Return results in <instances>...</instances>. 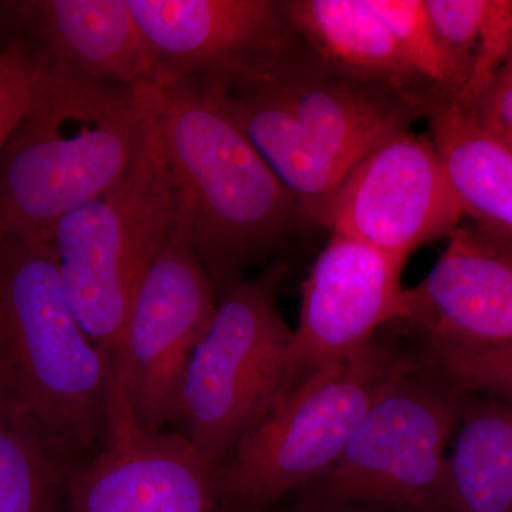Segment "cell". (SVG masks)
Here are the masks:
<instances>
[{"label": "cell", "instance_id": "18", "mask_svg": "<svg viewBox=\"0 0 512 512\" xmlns=\"http://www.w3.org/2000/svg\"><path fill=\"white\" fill-rule=\"evenodd\" d=\"M426 120L464 215L512 238V151L448 100L434 101Z\"/></svg>", "mask_w": 512, "mask_h": 512}, {"label": "cell", "instance_id": "26", "mask_svg": "<svg viewBox=\"0 0 512 512\" xmlns=\"http://www.w3.org/2000/svg\"><path fill=\"white\" fill-rule=\"evenodd\" d=\"M292 512H397L383 508L359 507V505H325V507L299 508Z\"/></svg>", "mask_w": 512, "mask_h": 512}, {"label": "cell", "instance_id": "27", "mask_svg": "<svg viewBox=\"0 0 512 512\" xmlns=\"http://www.w3.org/2000/svg\"><path fill=\"white\" fill-rule=\"evenodd\" d=\"M2 9H3V6H2V3H0V10H2Z\"/></svg>", "mask_w": 512, "mask_h": 512}, {"label": "cell", "instance_id": "3", "mask_svg": "<svg viewBox=\"0 0 512 512\" xmlns=\"http://www.w3.org/2000/svg\"><path fill=\"white\" fill-rule=\"evenodd\" d=\"M111 372L64 289L52 242L0 232V396L74 466L106 444Z\"/></svg>", "mask_w": 512, "mask_h": 512}, {"label": "cell", "instance_id": "21", "mask_svg": "<svg viewBox=\"0 0 512 512\" xmlns=\"http://www.w3.org/2000/svg\"><path fill=\"white\" fill-rule=\"evenodd\" d=\"M74 467L28 414L0 396V512H66Z\"/></svg>", "mask_w": 512, "mask_h": 512}, {"label": "cell", "instance_id": "19", "mask_svg": "<svg viewBox=\"0 0 512 512\" xmlns=\"http://www.w3.org/2000/svg\"><path fill=\"white\" fill-rule=\"evenodd\" d=\"M447 457L451 512H512V407L468 397Z\"/></svg>", "mask_w": 512, "mask_h": 512}, {"label": "cell", "instance_id": "24", "mask_svg": "<svg viewBox=\"0 0 512 512\" xmlns=\"http://www.w3.org/2000/svg\"><path fill=\"white\" fill-rule=\"evenodd\" d=\"M46 55L29 37L0 50V153L32 103Z\"/></svg>", "mask_w": 512, "mask_h": 512}, {"label": "cell", "instance_id": "25", "mask_svg": "<svg viewBox=\"0 0 512 512\" xmlns=\"http://www.w3.org/2000/svg\"><path fill=\"white\" fill-rule=\"evenodd\" d=\"M470 114L490 136L512 151V52Z\"/></svg>", "mask_w": 512, "mask_h": 512}, {"label": "cell", "instance_id": "9", "mask_svg": "<svg viewBox=\"0 0 512 512\" xmlns=\"http://www.w3.org/2000/svg\"><path fill=\"white\" fill-rule=\"evenodd\" d=\"M160 64L161 80L239 89L308 52L282 0H127Z\"/></svg>", "mask_w": 512, "mask_h": 512}, {"label": "cell", "instance_id": "11", "mask_svg": "<svg viewBox=\"0 0 512 512\" xmlns=\"http://www.w3.org/2000/svg\"><path fill=\"white\" fill-rule=\"evenodd\" d=\"M403 268L363 242L330 235L302 285L293 386L320 367L356 355L375 342L377 330L397 322Z\"/></svg>", "mask_w": 512, "mask_h": 512}, {"label": "cell", "instance_id": "2", "mask_svg": "<svg viewBox=\"0 0 512 512\" xmlns=\"http://www.w3.org/2000/svg\"><path fill=\"white\" fill-rule=\"evenodd\" d=\"M143 89L46 66L0 153V232L52 242L67 214L113 187L144 146Z\"/></svg>", "mask_w": 512, "mask_h": 512}, {"label": "cell", "instance_id": "17", "mask_svg": "<svg viewBox=\"0 0 512 512\" xmlns=\"http://www.w3.org/2000/svg\"><path fill=\"white\" fill-rule=\"evenodd\" d=\"M212 92L291 192L305 227H325L330 205L346 178L342 168L313 146L284 104L259 84Z\"/></svg>", "mask_w": 512, "mask_h": 512}, {"label": "cell", "instance_id": "10", "mask_svg": "<svg viewBox=\"0 0 512 512\" xmlns=\"http://www.w3.org/2000/svg\"><path fill=\"white\" fill-rule=\"evenodd\" d=\"M464 217L430 136L406 130L350 170L325 227L406 264L427 242L450 237Z\"/></svg>", "mask_w": 512, "mask_h": 512}, {"label": "cell", "instance_id": "7", "mask_svg": "<svg viewBox=\"0 0 512 512\" xmlns=\"http://www.w3.org/2000/svg\"><path fill=\"white\" fill-rule=\"evenodd\" d=\"M470 394L413 359L360 421L342 457L303 488L296 507L359 505L451 512L447 447Z\"/></svg>", "mask_w": 512, "mask_h": 512}, {"label": "cell", "instance_id": "14", "mask_svg": "<svg viewBox=\"0 0 512 512\" xmlns=\"http://www.w3.org/2000/svg\"><path fill=\"white\" fill-rule=\"evenodd\" d=\"M259 84L284 104L320 153L350 170L373 148L412 130L427 109L386 84L352 79L305 53Z\"/></svg>", "mask_w": 512, "mask_h": 512}, {"label": "cell", "instance_id": "4", "mask_svg": "<svg viewBox=\"0 0 512 512\" xmlns=\"http://www.w3.org/2000/svg\"><path fill=\"white\" fill-rule=\"evenodd\" d=\"M413 362L389 343L320 367L284 394L215 474L222 512H266L338 463L380 394Z\"/></svg>", "mask_w": 512, "mask_h": 512}, {"label": "cell", "instance_id": "20", "mask_svg": "<svg viewBox=\"0 0 512 512\" xmlns=\"http://www.w3.org/2000/svg\"><path fill=\"white\" fill-rule=\"evenodd\" d=\"M431 22L453 66L448 101L471 113L512 52V0H426Z\"/></svg>", "mask_w": 512, "mask_h": 512}, {"label": "cell", "instance_id": "6", "mask_svg": "<svg viewBox=\"0 0 512 512\" xmlns=\"http://www.w3.org/2000/svg\"><path fill=\"white\" fill-rule=\"evenodd\" d=\"M284 275L275 264L225 286L188 367L175 424L215 474L293 386V330L278 305Z\"/></svg>", "mask_w": 512, "mask_h": 512}, {"label": "cell", "instance_id": "23", "mask_svg": "<svg viewBox=\"0 0 512 512\" xmlns=\"http://www.w3.org/2000/svg\"><path fill=\"white\" fill-rule=\"evenodd\" d=\"M427 362L467 394L512 407V343L487 348L426 343Z\"/></svg>", "mask_w": 512, "mask_h": 512}, {"label": "cell", "instance_id": "15", "mask_svg": "<svg viewBox=\"0 0 512 512\" xmlns=\"http://www.w3.org/2000/svg\"><path fill=\"white\" fill-rule=\"evenodd\" d=\"M9 6L53 62L128 89L163 77L127 0H29Z\"/></svg>", "mask_w": 512, "mask_h": 512}, {"label": "cell", "instance_id": "16", "mask_svg": "<svg viewBox=\"0 0 512 512\" xmlns=\"http://www.w3.org/2000/svg\"><path fill=\"white\" fill-rule=\"evenodd\" d=\"M282 9L303 45L326 69L386 84L420 101L427 111L443 97L414 72L366 0H282Z\"/></svg>", "mask_w": 512, "mask_h": 512}, {"label": "cell", "instance_id": "1", "mask_svg": "<svg viewBox=\"0 0 512 512\" xmlns=\"http://www.w3.org/2000/svg\"><path fill=\"white\" fill-rule=\"evenodd\" d=\"M175 202V228L220 293L305 227L298 204L222 106L188 80L143 87Z\"/></svg>", "mask_w": 512, "mask_h": 512}, {"label": "cell", "instance_id": "12", "mask_svg": "<svg viewBox=\"0 0 512 512\" xmlns=\"http://www.w3.org/2000/svg\"><path fill=\"white\" fill-rule=\"evenodd\" d=\"M215 471L181 433L140 429L110 407L109 436L67 485L66 512H215Z\"/></svg>", "mask_w": 512, "mask_h": 512}, {"label": "cell", "instance_id": "22", "mask_svg": "<svg viewBox=\"0 0 512 512\" xmlns=\"http://www.w3.org/2000/svg\"><path fill=\"white\" fill-rule=\"evenodd\" d=\"M366 3L392 32L414 72L450 100L456 77L434 30L426 0H366Z\"/></svg>", "mask_w": 512, "mask_h": 512}, {"label": "cell", "instance_id": "13", "mask_svg": "<svg viewBox=\"0 0 512 512\" xmlns=\"http://www.w3.org/2000/svg\"><path fill=\"white\" fill-rule=\"evenodd\" d=\"M397 322L426 343H512V238L461 222L426 278L404 289Z\"/></svg>", "mask_w": 512, "mask_h": 512}, {"label": "cell", "instance_id": "8", "mask_svg": "<svg viewBox=\"0 0 512 512\" xmlns=\"http://www.w3.org/2000/svg\"><path fill=\"white\" fill-rule=\"evenodd\" d=\"M218 299L200 255L175 228L131 305L110 406L143 430L175 424L188 367L214 322Z\"/></svg>", "mask_w": 512, "mask_h": 512}, {"label": "cell", "instance_id": "5", "mask_svg": "<svg viewBox=\"0 0 512 512\" xmlns=\"http://www.w3.org/2000/svg\"><path fill=\"white\" fill-rule=\"evenodd\" d=\"M174 229L173 190L148 117L146 141L130 170L62 218L52 237L67 298L106 356L111 383L131 305Z\"/></svg>", "mask_w": 512, "mask_h": 512}]
</instances>
